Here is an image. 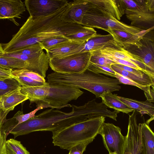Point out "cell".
Masks as SVG:
<instances>
[{
	"mask_svg": "<svg viewBox=\"0 0 154 154\" xmlns=\"http://www.w3.org/2000/svg\"><path fill=\"white\" fill-rule=\"evenodd\" d=\"M69 6V2L53 13L34 18L29 16L8 43L2 44L6 53H11L39 43L51 37L78 32L85 26L65 22L61 16Z\"/></svg>",
	"mask_w": 154,
	"mask_h": 154,
	"instance_id": "6da1fadb",
	"label": "cell"
},
{
	"mask_svg": "<svg viewBox=\"0 0 154 154\" xmlns=\"http://www.w3.org/2000/svg\"><path fill=\"white\" fill-rule=\"evenodd\" d=\"M71 112H66L54 108L46 109L33 117L14 126L10 133L14 138L36 131H50L61 130L75 123L93 117L103 116L105 110L102 103L97 102L95 99L88 101L83 105H72Z\"/></svg>",
	"mask_w": 154,
	"mask_h": 154,
	"instance_id": "7a4b0ae2",
	"label": "cell"
},
{
	"mask_svg": "<svg viewBox=\"0 0 154 154\" xmlns=\"http://www.w3.org/2000/svg\"><path fill=\"white\" fill-rule=\"evenodd\" d=\"M47 82L53 85L82 88L94 94L96 98L104 94L118 91L122 84L116 78H109L88 69L78 73L52 72L47 76Z\"/></svg>",
	"mask_w": 154,
	"mask_h": 154,
	"instance_id": "3957f363",
	"label": "cell"
},
{
	"mask_svg": "<svg viewBox=\"0 0 154 154\" xmlns=\"http://www.w3.org/2000/svg\"><path fill=\"white\" fill-rule=\"evenodd\" d=\"M20 91L28 97L30 105L35 103L37 107L43 105L57 109L71 107L68 103L76 100L84 93L76 87L53 85L47 82L40 86L21 87Z\"/></svg>",
	"mask_w": 154,
	"mask_h": 154,
	"instance_id": "277c9868",
	"label": "cell"
},
{
	"mask_svg": "<svg viewBox=\"0 0 154 154\" xmlns=\"http://www.w3.org/2000/svg\"><path fill=\"white\" fill-rule=\"evenodd\" d=\"M105 119L103 116L92 117L52 132V143L55 146L69 150L81 143L94 140L100 134Z\"/></svg>",
	"mask_w": 154,
	"mask_h": 154,
	"instance_id": "5b68a950",
	"label": "cell"
},
{
	"mask_svg": "<svg viewBox=\"0 0 154 154\" xmlns=\"http://www.w3.org/2000/svg\"><path fill=\"white\" fill-rule=\"evenodd\" d=\"M81 25L105 31L109 30H117L133 34H137L144 30L127 25L92 8L86 12L83 18Z\"/></svg>",
	"mask_w": 154,
	"mask_h": 154,
	"instance_id": "8992f818",
	"label": "cell"
},
{
	"mask_svg": "<svg viewBox=\"0 0 154 154\" xmlns=\"http://www.w3.org/2000/svg\"><path fill=\"white\" fill-rule=\"evenodd\" d=\"M152 30L137 41L122 48L138 58L154 77V40Z\"/></svg>",
	"mask_w": 154,
	"mask_h": 154,
	"instance_id": "52a82bcc",
	"label": "cell"
},
{
	"mask_svg": "<svg viewBox=\"0 0 154 154\" xmlns=\"http://www.w3.org/2000/svg\"><path fill=\"white\" fill-rule=\"evenodd\" d=\"M39 43H37L12 53L3 56L15 57L26 62L28 70L38 73L45 78L48 70V59Z\"/></svg>",
	"mask_w": 154,
	"mask_h": 154,
	"instance_id": "ba28073f",
	"label": "cell"
},
{
	"mask_svg": "<svg viewBox=\"0 0 154 154\" xmlns=\"http://www.w3.org/2000/svg\"><path fill=\"white\" fill-rule=\"evenodd\" d=\"M92 52L80 53L48 60L49 65L55 72L62 73H81L87 69Z\"/></svg>",
	"mask_w": 154,
	"mask_h": 154,
	"instance_id": "9c48e42d",
	"label": "cell"
},
{
	"mask_svg": "<svg viewBox=\"0 0 154 154\" xmlns=\"http://www.w3.org/2000/svg\"><path fill=\"white\" fill-rule=\"evenodd\" d=\"M125 14L131 22V26L142 30L154 27V0H146L144 5L137 9H126Z\"/></svg>",
	"mask_w": 154,
	"mask_h": 154,
	"instance_id": "30bf717a",
	"label": "cell"
},
{
	"mask_svg": "<svg viewBox=\"0 0 154 154\" xmlns=\"http://www.w3.org/2000/svg\"><path fill=\"white\" fill-rule=\"evenodd\" d=\"M100 134L109 153L116 152L117 154H123L126 136L122 135L119 127L112 123L104 122Z\"/></svg>",
	"mask_w": 154,
	"mask_h": 154,
	"instance_id": "8fae6325",
	"label": "cell"
},
{
	"mask_svg": "<svg viewBox=\"0 0 154 154\" xmlns=\"http://www.w3.org/2000/svg\"><path fill=\"white\" fill-rule=\"evenodd\" d=\"M136 116L135 110L129 115L128 131L125 136L123 154H144Z\"/></svg>",
	"mask_w": 154,
	"mask_h": 154,
	"instance_id": "7c38bea8",
	"label": "cell"
},
{
	"mask_svg": "<svg viewBox=\"0 0 154 154\" xmlns=\"http://www.w3.org/2000/svg\"><path fill=\"white\" fill-rule=\"evenodd\" d=\"M68 2L66 0H26L24 5L30 16L36 18L50 14Z\"/></svg>",
	"mask_w": 154,
	"mask_h": 154,
	"instance_id": "4fadbf2b",
	"label": "cell"
},
{
	"mask_svg": "<svg viewBox=\"0 0 154 154\" xmlns=\"http://www.w3.org/2000/svg\"><path fill=\"white\" fill-rule=\"evenodd\" d=\"M97 11L119 20L125 10L122 0H88Z\"/></svg>",
	"mask_w": 154,
	"mask_h": 154,
	"instance_id": "5bb4252c",
	"label": "cell"
},
{
	"mask_svg": "<svg viewBox=\"0 0 154 154\" xmlns=\"http://www.w3.org/2000/svg\"><path fill=\"white\" fill-rule=\"evenodd\" d=\"M106 47L120 50L122 48L111 34H97L94 37L82 43L79 47V53L93 52Z\"/></svg>",
	"mask_w": 154,
	"mask_h": 154,
	"instance_id": "9a60e30c",
	"label": "cell"
},
{
	"mask_svg": "<svg viewBox=\"0 0 154 154\" xmlns=\"http://www.w3.org/2000/svg\"><path fill=\"white\" fill-rule=\"evenodd\" d=\"M69 6L61 16L63 21L80 24L84 16L92 7L88 0H77L69 2Z\"/></svg>",
	"mask_w": 154,
	"mask_h": 154,
	"instance_id": "2e32d148",
	"label": "cell"
},
{
	"mask_svg": "<svg viewBox=\"0 0 154 154\" xmlns=\"http://www.w3.org/2000/svg\"><path fill=\"white\" fill-rule=\"evenodd\" d=\"M25 5L21 0H0V19H8L17 25L14 19L25 11Z\"/></svg>",
	"mask_w": 154,
	"mask_h": 154,
	"instance_id": "e0dca14e",
	"label": "cell"
},
{
	"mask_svg": "<svg viewBox=\"0 0 154 154\" xmlns=\"http://www.w3.org/2000/svg\"><path fill=\"white\" fill-rule=\"evenodd\" d=\"M11 72L21 87L40 86L46 82L43 77L26 69H13Z\"/></svg>",
	"mask_w": 154,
	"mask_h": 154,
	"instance_id": "ac0fdd59",
	"label": "cell"
},
{
	"mask_svg": "<svg viewBox=\"0 0 154 154\" xmlns=\"http://www.w3.org/2000/svg\"><path fill=\"white\" fill-rule=\"evenodd\" d=\"M92 52L107 57L114 58L133 62L143 70L145 66L136 57L121 48V49L106 47Z\"/></svg>",
	"mask_w": 154,
	"mask_h": 154,
	"instance_id": "d6986e66",
	"label": "cell"
},
{
	"mask_svg": "<svg viewBox=\"0 0 154 154\" xmlns=\"http://www.w3.org/2000/svg\"><path fill=\"white\" fill-rule=\"evenodd\" d=\"M20 88L12 91L0 98V106L2 109L5 111H12L16 106L28 100V97L21 92Z\"/></svg>",
	"mask_w": 154,
	"mask_h": 154,
	"instance_id": "ffe728a7",
	"label": "cell"
},
{
	"mask_svg": "<svg viewBox=\"0 0 154 154\" xmlns=\"http://www.w3.org/2000/svg\"><path fill=\"white\" fill-rule=\"evenodd\" d=\"M82 43L70 41L46 51V54L48 60L53 58L62 57L68 56L77 50Z\"/></svg>",
	"mask_w": 154,
	"mask_h": 154,
	"instance_id": "44dd1931",
	"label": "cell"
},
{
	"mask_svg": "<svg viewBox=\"0 0 154 154\" xmlns=\"http://www.w3.org/2000/svg\"><path fill=\"white\" fill-rule=\"evenodd\" d=\"M120 100L128 107L139 112L141 116L145 114L154 117V105L147 100L139 101L131 98L118 96Z\"/></svg>",
	"mask_w": 154,
	"mask_h": 154,
	"instance_id": "7402d4cb",
	"label": "cell"
},
{
	"mask_svg": "<svg viewBox=\"0 0 154 154\" xmlns=\"http://www.w3.org/2000/svg\"><path fill=\"white\" fill-rule=\"evenodd\" d=\"M154 27L136 34H132L125 31L117 30H108L106 31L111 34L122 48L125 45L137 41L146 33L154 29Z\"/></svg>",
	"mask_w": 154,
	"mask_h": 154,
	"instance_id": "603a6c76",
	"label": "cell"
},
{
	"mask_svg": "<svg viewBox=\"0 0 154 154\" xmlns=\"http://www.w3.org/2000/svg\"><path fill=\"white\" fill-rule=\"evenodd\" d=\"M144 154H154V134L145 123L138 125Z\"/></svg>",
	"mask_w": 154,
	"mask_h": 154,
	"instance_id": "cb8c5ba5",
	"label": "cell"
},
{
	"mask_svg": "<svg viewBox=\"0 0 154 154\" xmlns=\"http://www.w3.org/2000/svg\"><path fill=\"white\" fill-rule=\"evenodd\" d=\"M100 97L102 99V102L107 107L112 108L115 110L128 114L134 110L122 102L117 94L107 93L103 94Z\"/></svg>",
	"mask_w": 154,
	"mask_h": 154,
	"instance_id": "d4e9b609",
	"label": "cell"
},
{
	"mask_svg": "<svg viewBox=\"0 0 154 154\" xmlns=\"http://www.w3.org/2000/svg\"><path fill=\"white\" fill-rule=\"evenodd\" d=\"M0 67L7 69H28L29 64L26 62L15 57L2 56L0 57Z\"/></svg>",
	"mask_w": 154,
	"mask_h": 154,
	"instance_id": "484cf974",
	"label": "cell"
},
{
	"mask_svg": "<svg viewBox=\"0 0 154 154\" xmlns=\"http://www.w3.org/2000/svg\"><path fill=\"white\" fill-rule=\"evenodd\" d=\"M115 78L117 79L121 84L134 86L141 89L144 91L147 100L150 102H154V88L152 89L151 88V87H153L154 86L138 84L116 72Z\"/></svg>",
	"mask_w": 154,
	"mask_h": 154,
	"instance_id": "4316f807",
	"label": "cell"
},
{
	"mask_svg": "<svg viewBox=\"0 0 154 154\" xmlns=\"http://www.w3.org/2000/svg\"><path fill=\"white\" fill-rule=\"evenodd\" d=\"M111 67L116 72L134 82L141 85L154 86V79L145 78L137 76L114 64L112 65Z\"/></svg>",
	"mask_w": 154,
	"mask_h": 154,
	"instance_id": "83f0119b",
	"label": "cell"
},
{
	"mask_svg": "<svg viewBox=\"0 0 154 154\" xmlns=\"http://www.w3.org/2000/svg\"><path fill=\"white\" fill-rule=\"evenodd\" d=\"M97 34V31L94 28L85 26L81 31L65 36L71 41L83 43L87 41Z\"/></svg>",
	"mask_w": 154,
	"mask_h": 154,
	"instance_id": "f1b7e54d",
	"label": "cell"
},
{
	"mask_svg": "<svg viewBox=\"0 0 154 154\" xmlns=\"http://www.w3.org/2000/svg\"><path fill=\"white\" fill-rule=\"evenodd\" d=\"M5 149L6 154H30L20 141L13 138L6 140Z\"/></svg>",
	"mask_w": 154,
	"mask_h": 154,
	"instance_id": "f546056e",
	"label": "cell"
},
{
	"mask_svg": "<svg viewBox=\"0 0 154 154\" xmlns=\"http://www.w3.org/2000/svg\"><path fill=\"white\" fill-rule=\"evenodd\" d=\"M71 40L65 36L58 35L47 38L39 43L46 51L62 44Z\"/></svg>",
	"mask_w": 154,
	"mask_h": 154,
	"instance_id": "4dcf8cb0",
	"label": "cell"
},
{
	"mask_svg": "<svg viewBox=\"0 0 154 154\" xmlns=\"http://www.w3.org/2000/svg\"><path fill=\"white\" fill-rule=\"evenodd\" d=\"M21 87L18 82L14 78L0 81V98L7 94Z\"/></svg>",
	"mask_w": 154,
	"mask_h": 154,
	"instance_id": "1f68e13d",
	"label": "cell"
},
{
	"mask_svg": "<svg viewBox=\"0 0 154 154\" xmlns=\"http://www.w3.org/2000/svg\"><path fill=\"white\" fill-rule=\"evenodd\" d=\"M47 108L46 106L40 105L37 106L36 108L33 111L26 114H23L22 111H19L14 115L13 118L15 121L17 122L16 125H18L33 117L38 110Z\"/></svg>",
	"mask_w": 154,
	"mask_h": 154,
	"instance_id": "d6a6232c",
	"label": "cell"
},
{
	"mask_svg": "<svg viewBox=\"0 0 154 154\" xmlns=\"http://www.w3.org/2000/svg\"><path fill=\"white\" fill-rule=\"evenodd\" d=\"M87 69L95 73L104 74L113 78H115L116 74V72L111 67L90 63Z\"/></svg>",
	"mask_w": 154,
	"mask_h": 154,
	"instance_id": "836d02e7",
	"label": "cell"
},
{
	"mask_svg": "<svg viewBox=\"0 0 154 154\" xmlns=\"http://www.w3.org/2000/svg\"><path fill=\"white\" fill-rule=\"evenodd\" d=\"M89 63L109 67L112 65L116 64L106 57L92 52Z\"/></svg>",
	"mask_w": 154,
	"mask_h": 154,
	"instance_id": "e575fe53",
	"label": "cell"
},
{
	"mask_svg": "<svg viewBox=\"0 0 154 154\" xmlns=\"http://www.w3.org/2000/svg\"><path fill=\"white\" fill-rule=\"evenodd\" d=\"M114 64L119 68L134 74L137 76L145 78L154 79V77L152 76L144 71L121 64L116 63Z\"/></svg>",
	"mask_w": 154,
	"mask_h": 154,
	"instance_id": "d590c367",
	"label": "cell"
},
{
	"mask_svg": "<svg viewBox=\"0 0 154 154\" xmlns=\"http://www.w3.org/2000/svg\"><path fill=\"white\" fill-rule=\"evenodd\" d=\"M93 140H89L74 146L70 149L69 152L72 154H83L88 145L91 143Z\"/></svg>",
	"mask_w": 154,
	"mask_h": 154,
	"instance_id": "8d00e7d4",
	"label": "cell"
},
{
	"mask_svg": "<svg viewBox=\"0 0 154 154\" xmlns=\"http://www.w3.org/2000/svg\"><path fill=\"white\" fill-rule=\"evenodd\" d=\"M109 59L115 62L116 64L122 65L125 66L132 68H133L137 69L143 71L139 67L137 64L134 62L119 59H117L114 58L107 57Z\"/></svg>",
	"mask_w": 154,
	"mask_h": 154,
	"instance_id": "74e56055",
	"label": "cell"
},
{
	"mask_svg": "<svg viewBox=\"0 0 154 154\" xmlns=\"http://www.w3.org/2000/svg\"><path fill=\"white\" fill-rule=\"evenodd\" d=\"M2 125L0 126V154H6L5 142L8 134L2 129Z\"/></svg>",
	"mask_w": 154,
	"mask_h": 154,
	"instance_id": "f35d334b",
	"label": "cell"
},
{
	"mask_svg": "<svg viewBox=\"0 0 154 154\" xmlns=\"http://www.w3.org/2000/svg\"><path fill=\"white\" fill-rule=\"evenodd\" d=\"M12 69H7L0 67V81L14 78Z\"/></svg>",
	"mask_w": 154,
	"mask_h": 154,
	"instance_id": "ab89813d",
	"label": "cell"
},
{
	"mask_svg": "<svg viewBox=\"0 0 154 154\" xmlns=\"http://www.w3.org/2000/svg\"><path fill=\"white\" fill-rule=\"evenodd\" d=\"M10 111V110L5 111L2 109L0 110V126L2 125L6 120V116Z\"/></svg>",
	"mask_w": 154,
	"mask_h": 154,
	"instance_id": "60d3db41",
	"label": "cell"
},
{
	"mask_svg": "<svg viewBox=\"0 0 154 154\" xmlns=\"http://www.w3.org/2000/svg\"><path fill=\"white\" fill-rule=\"evenodd\" d=\"M5 54L4 51L2 44L0 43V57L2 56Z\"/></svg>",
	"mask_w": 154,
	"mask_h": 154,
	"instance_id": "b9f144b4",
	"label": "cell"
},
{
	"mask_svg": "<svg viewBox=\"0 0 154 154\" xmlns=\"http://www.w3.org/2000/svg\"><path fill=\"white\" fill-rule=\"evenodd\" d=\"M109 154H117L116 152L111 153H109Z\"/></svg>",
	"mask_w": 154,
	"mask_h": 154,
	"instance_id": "7bdbcfd3",
	"label": "cell"
},
{
	"mask_svg": "<svg viewBox=\"0 0 154 154\" xmlns=\"http://www.w3.org/2000/svg\"><path fill=\"white\" fill-rule=\"evenodd\" d=\"M72 154V153H70V152H69V154Z\"/></svg>",
	"mask_w": 154,
	"mask_h": 154,
	"instance_id": "ee69618b",
	"label": "cell"
},
{
	"mask_svg": "<svg viewBox=\"0 0 154 154\" xmlns=\"http://www.w3.org/2000/svg\"><path fill=\"white\" fill-rule=\"evenodd\" d=\"M1 109V107H0V110Z\"/></svg>",
	"mask_w": 154,
	"mask_h": 154,
	"instance_id": "f6af8a7d",
	"label": "cell"
}]
</instances>
